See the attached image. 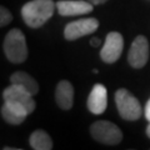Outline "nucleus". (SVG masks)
<instances>
[{
  "label": "nucleus",
  "mask_w": 150,
  "mask_h": 150,
  "mask_svg": "<svg viewBox=\"0 0 150 150\" xmlns=\"http://www.w3.org/2000/svg\"><path fill=\"white\" fill-rule=\"evenodd\" d=\"M55 8L53 0H31L21 8L23 20L29 28L38 29L54 15Z\"/></svg>",
  "instance_id": "obj_1"
},
{
  "label": "nucleus",
  "mask_w": 150,
  "mask_h": 150,
  "mask_svg": "<svg viewBox=\"0 0 150 150\" xmlns=\"http://www.w3.org/2000/svg\"><path fill=\"white\" fill-rule=\"evenodd\" d=\"M101 44V40L99 38H91L90 39V45L94 46V48H96V46H99Z\"/></svg>",
  "instance_id": "obj_17"
},
{
  "label": "nucleus",
  "mask_w": 150,
  "mask_h": 150,
  "mask_svg": "<svg viewBox=\"0 0 150 150\" xmlns=\"http://www.w3.org/2000/svg\"><path fill=\"white\" fill-rule=\"evenodd\" d=\"M115 104L120 116L124 120L135 121L143 114V108L139 100L126 89H119L115 93Z\"/></svg>",
  "instance_id": "obj_3"
},
{
  "label": "nucleus",
  "mask_w": 150,
  "mask_h": 150,
  "mask_svg": "<svg viewBox=\"0 0 150 150\" xmlns=\"http://www.w3.org/2000/svg\"><path fill=\"white\" fill-rule=\"evenodd\" d=\"M4 53L9 62L14 64L24 63L28 59V46L25 35L20 29H11L6 34L3 45Z\"/></svg>",
  "instance_id": "obj_2"
},
{
  "label": "nucleus",
  "mask_w": 150,
  "mask_h": 150,
  "mask_svg": "<svg viewBox=\"0 0 150 150\" xmlns=\"http://www.w3.org/2000/svg\"><path fill=\"white\" fill-rule=\"evenodd\" d=\"M146 135L150 138V121H149V125H148V128H146Z\"/></svg>",
  "instance_id": "obj_19"
},
{
  "label": "nucleus",
  "mask_w": 150,
  "mask_h": 150,
  "mask_svg": "<svg viewBox=\"0 0 150 150\" xmlns=\"http://www.w3.org/2000/svg\"><path fill=\"white\" fill-rule=\"evenodd\" d=\"M28 115H29V111L23 104L11 100H4V105L1 108V116L8 124L20 125L28 118Z\"/></svg>",
  "instance_id": "obj_10"
},
{
  "label": "nucleus",
  "mask_w": 150,
  "mask_h": 150,
  "mask_svg": "<svg viewBox=\"0 0 150 150\" xmlns=\"http://www.w3.org/2000/svg\"><path fill=\"white\" fill-rule=\"evenodd\" d=\"M10 83L23 86L24 89H26L31 95H36L38 91H39V84H38V81L31 76V75H29L25 71L13 73L11 76H10Z\"/></svg>",
  "instance_id": "obj_13"
},
{
  "label": "nucleus",
  "mask_w": 150,
  "mask_h": 150,
  "mask_svg": "<svg viewBox=\"0 0 150 150\" xmlns=\"http://www.w3.org/2000/svg\"><path fill=\"white\" fill-rule=\"evenodd\" d=\"M90 3H93L94 5H100V4H104V3H106L108 0H89Z\"/></svg>",
  "instance_id": "obj_18"
},
{
  "label": "nucleus",
  "mask_w": 150,
  "mask_h": 150,
  "mask_svg": "<svg viewBox=\"0 0 150 150\" xmlns=\"http://www.w3.org/2000/svg\"><path fill=\"white\" fill-rule=\"evenodd\" d=\"M94 4L84 0H60L56 3L59 15L62 16H75V15H84L93 11Z\"/></svg>",
  "instance_id": "obj_9"
},
{
  "label": "nucleus",
  "mask_w": 150,
  "mask_h": 150,
  "mask_svg": "<svg viewBox=\"0 0 150 150\" xmlns=\"http://www.w3.org/2000/svg\"><path fill=\"white\" fill-rule=\"evenodd\" d=\"M144 114H145L146 120L150 121V99L146 101V105H145V109H144Z\"/></svg>",
  "instance_id": "obj_16"
},
{
  "label": "nucleus",
  "mask_w": 150,
  "mask_h": 150,
  "mask_svg": "<svg viewBox=\"0 0 150 150\" xmlns=\"http://www.w3.org/2000/svg\"><path fill=\"white\" fill-rule=\"evenodd\" d=\"M90 134L94 140L105 145H116L123 140L121 130L111 121L99 120L90 126Z\"/></svg>",
  "instance_id": "obj_4"
},
{
  "label": "nucleus",
  "mask_w": 150,
  "mask_h": 150,
  "mask_svg": "<svg viewBox=\"0 0 150 150\" xmlns=\"http://www.w3.org/2000/svg\"><path fill=\"white\" fill-rule=\"evenodd\" d=\"M88 109L95 115H100L108 106V90L103 84H95L88 98Z\"/></svg>",
  "instance_id": "obj_11"
},
{
  "label": "nucleus",
  "mask_w": 150,
  "mask_h": 150,
  "mask_svg": "<svg viewBox=\"0 0 150 150\" xmlns=\"http://www.w3.org/2000/svg\"><path fill=\"white\" fill-rule=\"evenodd\" d=\"M55 101L60 109H71L74 104V88L71 83L68 80H62L58 83L55 89Z\"/></svg>",
  "instance_id": "obj_12"
},
{
  "label": "nucleus",
  "mask_w": 150,
  "mask_h": 150,
  "mask_svg": "<svg viewBox=\"0 0 150 150\" xmlns=\"http://www.w3.org/2000/svg\"><path fill=\"white\" fill-rule=\"evenodd\" d=\"M149 59V41L145 36L139 35L134 39L128 53V62L133 68L140 69L148 63Z\"/></svg>",
  "instance_id": "obj_7"
},
{
  "label": "nucleus",
  "mask_w": 150,
  "mask_h": 150,
  "mask_svg": "<svg viewBox=\"0 0 150 150\" xmlns=\"http://www.w3.org/2000/svg\"><path fill=\"white\" fill-rule=\"evenodd\" d=\"M33 96L34 95H31L26 89H24L20 85H16V84H11L10 86H8L3 91L4 100H11V101L20 103V104H23L28 109L29 114H31L35 110V106H36V103Z\"/></svg>",
  "instance_id": "obj_8"
},
{
  "label": "nucleus",
  "mask_w": 150,
  "mask_h": 150,
  "mask_svg": "<svg viewBox=\"0 0 150 150\" xmlns=\"http://www.w3.org/2000/svg\"><path fill=\"white\" fill-rule=\"evenodd\" d=\"M124 49V39L120 33L111 31L106 35L105 43L100 51V58L106 64H112L119 60Z\"/></svg>",
  "instance_id": "obj_6"
},
{
  "label": "nucleus",
  "mask_w": 150,
  "mask_h": 150,
  "mask_svg": "<svg viewBox=\"0 0 150 150\" xmlns=\"http://www.w3.org/2000/svg\"><path fill=\"white\" fill-rule=\"evenodd\" d=\"M13 20V14L6 8L0 5V28L8 25Z\"/></svg>",
  "instance_id": "obj_15"
},
{
  "label": "nucleus",
  "mask_w": 150,
  "mask_h": 150,
  "mask_svg": "<svg viewBox=\"0 0 150 150\" xmlns=\"http://www.w3.org/2000/svg\"><path fill=\"white\" fill-rule=\"evenodd\" d=\"M99 28V21L95 18H85L79 19V20L71 21L65 26L64 36L67 40H76L79 38H83L85 35H90L95 33Z\"/></svg>",
  "instance_id": "obj_5"
},
{
  "label": "nucleus",
  "mask_w": 150,
  "mask_h": 150,
  "mask_svg": "<svg viewBox=\"0 0 150 150\" xmlns=\"http://www.w3.org/2000/svg\"><path fill=\"white\" fill-rule=\"evenodd\" d=\"M30 146L35 150H50L53 149V140L44 130H35L29 139Z\"/></svg>",
  "instance_id": "obj_14"
}]
</instances>
